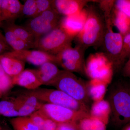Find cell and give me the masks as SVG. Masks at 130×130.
I'll use <instances>...</instances> for the list:
<instances>
[{
  "label": "cell",
  "instance_id": "12",
  "mask_svg": "<svg viewBox=\"0 0 130 130\" xmlns=\"http://www.w3.org/2000/svg\"><path fill=\"white\" fill-rule=\"evenodd\" d=\"M14 99L18 106V117L30 116L40 110L44 103L36 97L32 90L24 91Z\"/></svg>",
  "mask_w": 130,
  "mask_h": 130
},
{
  "label": "cell",
  "instance_id": "22",
  "mask_svg": "<svg viewBox=\"0 0 130 130\" xmlns=\"http://www.w3.org/2000/svg\"><path fill=\"white\" fill-rule=\"evenodd\" d=\"M107 85L102 81L95 79L87 81V90L91 100L94 102L103 100Z\"/></svg>",
  "mask_w": 130,
  "mask_h": 130
},
{
  "label": "cell",
  "instance_id": "35",
  "mask_svg": "<svg viewBox=\"0 0 130 130\" xmlns=\"http://www.w3.org/2000/svg\"><path fill=\"white\" fill-rule=\"evenodd\" d=\"M122 73L124 77L130 79V56L122 68Z\"/></svg>",
  "mask_w": 130,
  "mask_h": 130
},
{
  "label": "cell",
  "instance_id": "8",
  "mask_svg": "<svg viewBox=\"0 0 130 130\" xmlns=\"http://www.w3.org/2000/svg\"><path fill=\"white\" fill-rule=\"evenodd\" d=\"M86 49L79 45L67 47L56 56V64L63 70L86 75L85 53Z\"/></svg>",
  "mask_w": 130,
  "mask_h": 130
},
{
  "label": "cell",
  "instance_id": "4",
  "mask_svg": "<svg viewBox=\"0 0 130 130\" xmlns=\"http://www.w3.org/2000/svg\"><path fill=\"white\" fill-rule=\"evenodd\" d=\"M114 70L109 59L103 52L91 54L85 60L86 75L108 84L111 81Z\"/></svg>",
  "mask_w": 130,
  "mask_h": 130
},
{
  "label": "cell",
  "instance_id": "28",
  "mask_svg": "<svg viewBox=\"0 0 130 130\" xmlns=\"http://www.w3.org/2000/svg\"><path fill=\"white\" fill-rule=\"evenodd\" d=\"M130 56V32L123 36V47L120 59V63L122 68L126 61Z\"/></svg>",
  "mask_w": 130,
  "mask_h": 130
},
{
  "label": "cell",
  "instance_id": "3",
  "mask_svg": "<svg viewBox=\"0 0 130 130\" xmlns=\"http://www.w3.org/2000/svg\"><path fill=\"white\" fill-rule=\"evenodd\" d=\"M49 86L64 92L88 106L91 100L87 90V81L78 77L73 73L61 70L58 76Z\"/></svg>",
  "mask_w": 130,
  "mask_h": 130
},
{
  "label": "cell",
  "instance_id": "11",
  "mask_svg": "<svg viewBox=\"0 0 130 130\" xmlns=\"http://www.w3.org/2000/svg\"><path fill=\"white\" fill-rule=\"evenodd\" d=\"M5 54L13 57L24 62L37 66L51 61L56 64V56L51 55L44 51L37 50H24L19 51H12L5 53Z\"/></svg>",
  "mask_w": 130,
  "mask_h": 130
},
{
  "label": "cell",
  "instance_id": "39",
  "mask_svg": "<svg viewBox=\"0 0 130 130\" xmlns=\"http://www.w3.org/2000/svg\"><path fill=\"white\" fill-rule=\"evenodd\" d=\"M3 94L2 93H1V92H0V98H1L2 97V95H3Z\"/></svg>",
  "mask_w": 130,
  "mask_h": 130
},
{
  "label": "cell",
  "instance_id": "30",
  "mask_svg": "<svg viewBox=\"0 0 130 130\" xmlns=\"http://www.w3.org/2000/svg\"><path fill=\"white\" fill-rule=\"evenodd\" d=\"M114 7L123 12L130 19V0L115 1Z\"/></svg>",
  "mask_w": 130,
  "mask_h": 130
},
{
  "label": "cell",
  "instance_id": "9",
  "mask_svg": "<svg viewBox=\"0 0 130 130\" xmlns=\"http://www.w3.org/2000/svg\"><path fill=\"white\" fill-rule=\"evenodd\" d=\"M62 16L50 8L38 16L29 19L24 26L38 39L53 30L60 24Z\"/></svg>",
  "mask_w": 130,
  "mask_h": 130
},
{
  "label": "cell",
  "instance_id": "14",
  "mask_svg": "<svg viewBox=\"0 0 130 130\" xmlns=\"http://www.w3.org/2000/svg\"><path fill=\"white\" fill-rule=\"evenodd\" d=\"M92 1L88 0H54L51 7L60 16H71L79 13Z\"/></svg>",
  "mask_w": 130,
  "mask_h": 130
},
{
  "label": "cell",
  "instance_id": "20",
  "mask_svg": "<svg viewBox=\"0 0 130 130\" xmlns=\"http://www.w3.org/2000/svg\"><path fill=\"white\" fill-rule=\"evenodd\" d=\"M111 19L113 25L123 36L130 32V19L114 6L111 13Z\"/></svg>",
  "mask_w": 130,
  "mask_h": 130
},
{
  "label": "cell",
  "instance_id": "15",
  "mask_svg": "<svg viewBox=\"0 0 130 130\" xmlns=\"http://www.w3.org/2000/svg\"><path fill=\"white\" fill-rule=\"evenodd\" d=\"M23 5L18 0H3L0 7V27L3 23H14L21 16Z\"/></svg>",
  "mask_w": 130,
  "mask_h": 130
},
{
  "label": "cell",
  "instance_id": "17",
  "mask_svg": "<svg viewBox=\"0 0 130 130\" xmlns=\"http://www.w3.org/2000/svg\"><path fill=\"white\" fill-rule=\"evenodd\" d=\"M57 64L51 61L46 62L36 70L38 77L42 85L49 86L60 72Z\"/></svg>",
  "mask_w": 130,
  "mask_h": 130
},
{
  "label": "cell",
  "instance_id": "25",
  "mask_svg": "<svg viewBox=\"0 0 130 130\" xmlns=\"http://www.w3.org/2000/svg\"><path fill=\"white\" fill-rule=\"evenodd\" d=\"M9 121L13 130H41L29 116H19L10 119Z\"/></svg>",
  "mask_w": 130,
  "mask_h": 130
},
{
  "label": "cell",
  "instance_id": "10",
  "mask_svg": "<svg viewBox=\"0 0 130 130\" xmlns=\"http://www.w3.org/2000/svg\"><path fill=\"white\" fill-rule=\"evenodd\" d=\"M40 110L58 124L77 122L81 119L90 116L89 113L85 112L47 103H43Z\"/></svg>",
  "mask_w": 130,
  "mask_h": 130
},
{
  "label": "cell",
  "instance_id": "33",
  "mask_svg": "<svg viewBox=\"0 0 130 130\" xmlns=\"http://www.w3.org/2000/svg\"><path fill=\"white\" fill-rule=\"evenodd\" d=\"M58 123L47 117L41 130H56Z\"/></svg>",
  "mask_w": 130,
  "mask_h": 130
},
{
  "label": "cell",
  "instance_id": "34",
  "mask_svg": "<svg viewBox=\"0 0 130 130\" xmlns=\"http://www.w3.org/2000/svg\"><path fill=\"white\" fill-rule=\"evenodd\" d=\"M9 46L5 39V36L2 35H0V56L5 53V51L11 50H12Z\"/></svg>",
  "mask_w": 130,
  "mask_h": 130
},
{
  "label": "cell",
  "instance_id": "7",
  "mask_svg": "<svg viewBox=\"0 0 130 130\" xmlns=\"http://www.w3.org/2000/svg\"><path fill=\"white\" fill-rule=\"evenodd\" d=\"M74 39L68 35L59 25L40 37L35 48L56 56L66 47L72 45Z\"/></svg>",
  "mask_w": 130,
  "mask_h": 130
},
{
  "label": "cell",
  "instance_id": "31",
  "mask_svg": "<svg viewBox=\"0 0 130 130\" xmlns=\"http://www.w3.org/2000/svg\"><path fill=\"white\" fill-rule=\"evenodd\" d=\"M38 8V16L51 8L52 1L36 0Z\"/></svg>",
  "mask_w": 130,
  "mask_h": 130
},
{
  "label": "cell",
  "instance_id": "41",
  "mask_svg": "<svg viewBox=\"0 0 130 130\" xmlns=\"http://www.w3.org/2000/svg\"><path fill=\"white\" fill-rule=\"evenodd\" d=\"M2 35V32H1V31H0V35Z\"/></svg>",
  "mask_w": 130,
  "mask_h": 130
},
{
  "label": "cell",
  "instance_id": "16",
  "mask_svg": "<svg viewBox=\"0 0 130 130\" xmlns=\"http://www.w3.org/2000/svg\"><path fill=\"white\" fill-rule=\"evenodd\" d=\"M14 85L23 87L28 90H34L42 84L38 77L36 70L25 69L21 73L12 78Z\"/></svg>",
  "mask_w": 130,
  "mask_h": 130
},
{
  "label": "cell",
  "instance_id": "37",
  "mask_svg": "<svg viewBox=\"0 0 130 130\" xmlns=\"http://www.w3.org/2000/svg\"><path fill=\"white\" fill-rule=\"evenodd\" d=\"M122 130H130V123L124 126Z\"/></svg>",
  "mask_w": 130,
  "mask_h": 130
},
{
  "label": "cell",
  "instance_id": "6",
  "mask_svg": "<svg viewBox=\"0 0 130 130\" xmlns=\"http://www.w3.org/2000/svg\"><path fill=\"white\" fill-rule=\"evenodd\" d=\"M106 29L101 45L107 57L111 62L114 72L122 69L120 63L123 45V36L113 31L111 18H105Z\"/></svg>",
  "mask_w": 130,
  "mask_h": 130
},
{
  "label": "cell",
  "instance_id": "27",
  "mask_svg": "<svg viewBox=\"0 0 130 130\" xmlns=\"http://www.w3.org/2000/svg\"><path fill=\"white\" fill-rule=\"evenodd\" d=\"M38 8L36 0H27L23 5L21 16L29 19L37 16Z\"/></svg>",
  "mask_w": 130,
  "mask_h": 130
},
{
  "label": "cell",
  "instance_id": "1",
  "mask_svg": "<svg viewBox=\"0 0 130 130\" xmlns=\"http://www.w3.org/2000/svg\"><path fill=\"white\" fill-rule=\"evenodd\" d=\"M107 101L111 108L110 119L116 126L130 123V89L129 83L118 81L112 85Z\"/></svg>",
  "mask_w": 130,
  "mask_h": 130
},
{
  "label": "cell",
  "instance_id": "2",
  "mask_svg": "<svg viewBox=\"0 0 130 130\" xmlns=\"http://www.w3.org/2000/svg\"><path fill=\"white\" fill-rule=\"evenodd\" d=\"M88 14L82 30L74 38L76 45L87 49L101 45L105 34V21L92 6L87 8Z\"/></svg>",
  "mask_w": 130,
  "mask_h": 130
},
{
  "label": "cell",
  "instance_id": "5",
  "mask_svg": "<svg viewBox=\"0 0 130 130\" xmlns=\"http://www.w3.org/2000/svg\"><path fill=\"white\" fill-rule=\"evenodd\" d=\"M32 90L35 95L42 102L89 113V106L78 101L61 91L57 89L40 88Z\"/></svg>",
  "mask_w": 130,
  "mask_h": 130
},
{
  "label": "cell",
  "instance_id": "32",
  "mask_svg": "<svg viewBox=\"0 0 130 130\" xmlns=\"http://www.w3.org/2000/svg\"><path fill=\"white\" fill-rule=\"evenodd\" d=\"M56 130H79L77 122L58 124Z\"/></svg>",
  "mask_w": 130,
  "mask_h": 130
},
{
  "label": "cell",
  "instance_id": "36",
  "mask_svg": "<svg viewBox=\"0 0 130 130\" xmlns=\"http://www.w3.org/2000/svg\"><path fill=\"white\" fill-rule=\"evenodd\" d=\"M6 74V73L5 72L2 66L0 63V76H2V75Z\"/></svg>",
  "mask_w": 130,
  "mask_h": 130
},
{
  "label": "cell",
  "instance_id": "13",
  "mask_svg": "<svg viewBox=\"0 0 130 130\" xmlns=\"http://www.w3.org/2000/svg\"><path fill=\"white\" fill-rule=\"evenodd\" d=\"M87 14V8H85L77 14L62 17L60 25L68 35L75 38L83 28Z\"/></svg>",
  "mask_w": 130,
  "mask_h": 130
},
{
  "label": "cell",
  "instance_id": "19",
  "mask_svg": "<svg viewBox=\"0 0 130 130\" xmlns=\"http://www.w3.org/2000/svg\"><path fill=\"white\" fill-rule=\"evenodd\" d=\"M111 108L109 103L104 99L94 102L90 108V115L107 124L110 120Z\"/></svg>",
  "mask_w": 130,
  "mask_h": 130
},
{
  "label": "cell",
  "instance_id": "18",
  "mask_svg": "<svg viewBox=\"0 0 130 130\" xmlns=\"http://www.w3.org/2000/svg\"><path fill=\"white\" fill-rule=\"evenodd\" d=\"M0 63L6 73L12 78L25 70V62L5 53L0 56Z\"/></svg>",
  "mask_w": 130,
  "mask_h": 130
},
{
  "label": "cell",
  "instance_id": "21",
  "mask_svg": "<svg viewBox=\"0 0 130 130\" xmlns=\"http://www.w3.org/2000/svg\"><path fill=\"white\" fill-rule=\"evenodd\" d=\"M1 27L3 28L5 39L12 51H19L33 48L32 46L18 37L6 23H2Z\"/></svg>",
  "mask_w": 130,
  "mask_h": 130
},
{
  "label": "cell",
  "instance_id": "40",
  "mask_svg": "<svg viewBox=\"0 0 130 130\" xmlns=\"http://www.w3.org/2000/svg\"><path fill=\"white\" fill-rule=\"evenodd\" d=\"M1 127H2V126H1V123H0V130H1Z\"/></svg>",
  "mask_w": 130,
  "mask_h": 130
},
{
  "label": "cell",
  "instance_id": "42",
  "mask_svg": "<svg viewBox=\"0 0 130 130\" xmlns=\"http://www.w3.org/2000/svg\"><path fill=\"white\" fill-rule=\"evenodd\" d=\"M129 88H130V83H129Z\"/></svg>",
  "mask_w": 130,
  "mask_h": 130
},
{
  "label": "cell",
  "instance_id": "26",
  "mask_svg": "<svg viewBox=\"0 0 130 130\" xmlns=\"http://www.w3.org/2000/svg\"><path fill=\"white\" fill-rule=\"evenodd\" d=\"M0 115L9 118L18 117V106L14 98L0 101Z\"/></svg>",
  "mask_w": 130,
  "mask_h": 130
},
{
  "label": "cell",
  "instance_id": "24",
  "mask_svg": "<svg viewBox=\"0 0 130 130\" xmlns=\"http://www.w3.org/2000/svg\"><path fill=\"white\" fill-rule=\"evenodd\" d=\"M77 124L79 130H106V125L90 116L80 120Z\"/></svg>",
  "mask_w": 130,
  "mask_h": 130
},
{
  "label": "cell",
  "instance_id": "29",
  "mask_svg": "<svg viewBox=\"0 0 130 130\" xmlns=\"http://www.w3.org/2000/svg\"><path fill=\"white\" fill-rule=\"evenodd\" d=\"M14 86L11 77L7 74L0 76V92L3 94L8 92Z\"/></svg>",
  "mask_w": 130,
  "mask_h": 130
},
{
  "label": "cell",
  "instance_id": "38",
  "mask_svg": "<svg viewBox=\"0 0 130 130\" xmlns=\"http://www.w3.org/2000/svg\"><path fill=\"white\" fill-rule=\"evenodd\" d=\"M1 130H12L9 128V127L8 126H2L1 129Z\"/></svg>",
  "mask_w": 130,
  "mask_h": 130
},
{
  "label": "cell",
  "instance_id": "23",
  "mask_svg": "<svg viewBox=\"0 0 130 130\" xmlns=\"http://www.w3.org/2000/svg\"><path fill=\"white\" fill-rule=\"evenodd\" d=\"M6 23L18 37L32 46L33 48H35L37 43L36 38L28 28L25 26L18 25L14 23Z\"/></svg>",
  "mask_w": 130,
  "mask_h": 130
}]
</instances>
